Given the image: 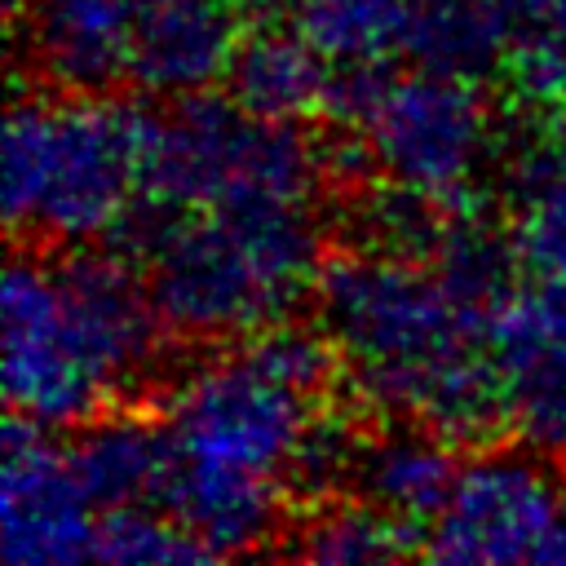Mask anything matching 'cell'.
<instances>
[{
  "label": "cell",
  "instance_id": "24",
  "mask_svg": "<svg viewBox=\"0 0 566 566\" xmlns=\"http://www.w3.org/2000/svg\"><path fill=\"white\" fill-rule=\"evenodd\" d=\"M442 203L411 190V186H380L371 195L358 199L354 208V226L363 234L367 248H380V252H402V256H429L438 234H442Z\"/></svg>",
  "mask_w": 566,
  "mask_h": 566
},
{
  "label": "cell",
  "instance_id": "3",
  "mask_svg": "<svg viewBox=\"0 0 566 566\" xmlns=\"http://www.w3.org/2000/svg\"><path fill=\"white\" fill-rule=\"evenodd\" d=\"M327 115L363 133L385 181L411 186L442 208H464L495 155V115L478 80L447 71L336 66Z\"/></svg>",
  "mask_w": 566,
  "mask_h": 566
},
{
  "label": "cell",
  "instance_id": "22",
  "mask_svg": "<svg viewBox=\"0 0 566 566\" xmlns=\"http://www.w3.org/2000/svg\"><path fill=\"white\" fill-rule=\"evenodd\" d=\"M429 265L455 292V301H464L478 314H491L513 292L522 261H517L513 234L495 230L473 208H455L442 221V234L429 252Z\"/></svg>",
  "mask_w": 566,
  "mask_h": 566
},
{
  "label": "cell",
  "instance_id": "11",
  "mask_svg": "<svg viewBox=\"0 0 566 566\" xmlns=\"http://www.w3.org/2000/svg\"><path fill=\"white\" fill-rule=\"evenodd\" d=\"M62 296L93 349V358L102 363V371L111 376L115 389L142 380L155 358H159V332L164 318L150 301V283H142V265L128 261L115 248H84L75 243L71 252H62L53 261Z\"/></svg>",
  "mask_w": 566,
  "mask_h": 566
},
{
  "label": "cell",
  "instance_id": "9",
  "mask_svg": "<svg viewBox=\"0 0 566 566\" xmlns=\"http://www.w3.org/2000/svg\"><path fill=\"white\" fill-rule=\"evenodd\" d=\"M486 349L500 371L504 429L566 460V279L531 274L486 314Z\"/></svg>",
  "mask_w": 566,
  "mask_h": 566
},
{
  "label": "cell",
  "instance_id": "23",
  "mask_svg": "<svg viewBox=\"0 0 566 566\" xmlns=\"http://www.w3.org/2000/svg\"><path fill=\"white\" fill-rule=\"evenodd\" d=\"M93 557L111 566H177V562H203L212 553L168 509L155 513L146 504H119V509H102Z\"/></svg>",
  "mask_w": 566,
  "mask_h": 566
},
{
  "label": "cell",
  "instance_id": "30",
  "mask_svg": "<svg viewBox=\"0 0 566 566\" xmlns=\"http://www.w3.org/2000/svg\"><path fill=\"white\" fill-rule=\"evenodd\" d=\"M18 4H22V0H9V9H18Z\"/></svg>",
  "mask_w": 566,
  "mask_h": 566
},
{
  "label": "cell",
  "instance_id": "29",
  "mask_svg": "<svg viewBox=\"0 0 566 566\" xmlns=\"http://www.w3.org/2000/svg\"><path fill=\"white\" fill-rule=\"evenodd\" d=\"M234 4H248L252 13H265V18L270 13H283V9L292 13V0H234Z\"/></svg>",
  "mask_w": 566,
  "mask_h": 566
},
{
  "label": "cell",
  "instance_id": "27",
  "mask_svg": "<svg viewBox=\"0 0 566 566\" xmlns=\"http://www.w3.org/2000/svg\"><path fill=\"white\" fill-rule=\"evenodd\" d=\"M504 75L522 106L557 111L566 106V35L557 27H531L513 40Z\"/></svg>",
  "mask_w": 566,
  "mask_h": 566
},
{
  "label": "cell",
  "instance_id": "16",
  "mask_svg": "<svg viewBox=\"0 0 566 566\" xmlns=\"http://www.w3.org/2000/svg\"><path fill=\"white\" fill-rule=\"evenodd\" d=\"M504 190L517 261L531 274L566 279V106L548 111V124L509 150Z\"/></svg>",
  "mask_w": 566,
  "mask_h": 566
},
{
  "label": "cell",
  "instance_id": "20",
  "mask_svg": "<svg viewBox=\"0 0 566 566\" xmlns=\"http://www.w3.org/2000/svg\"><path fill=\"white\" fill-rule=\"evenodd\" d=\"M416 0H292V27L332 66H385L407 53Z\"/></svg>",
  "mask_w": 566,
  "mask_h": 566
},
{
  "label": "cell",
  "instance_id": "26",
  "mask_svg": "<svg viewBox=\"0 0 566 566\" xmlns=\"http://www.w3.org/2000/svg\"><path fill=\"white\" fill-rule=\"evenodd\" d=\"M243 349L261 367H270L279 380H287L305 394H323L327 380L336 376V358H340V349L332 345V336L323 327H301V323H287V318L248 336Z\"/></svg>",
  "mask_w": 566,
  "mask_h": 566
},
{
  "label": "cell",
  "instance_id": "12",
  "mask_svg": "<svg viewBox=\"0 0 566 566\" xmlns=\"http://www.w3.org/2000/svg\"><path fill=\"white\" fill-rule=\"evenodd\" d=\"M239 40L234 0H142L128 80L164 102L212 93L230 75Z\"/></svg>",
  "mask_w": 566,
  "mask_h": 566
},
{
  "label": "cell",
  "instance_id": "13",
  "mask_svg": "<svg viewBox=\"0 0 566 566\" xmlns=\"http://www.w3.org/2000/svg\"><path fill=\"white\" fill-rule=\"evenodd\" d=\"M142 0H31L27 53L57 93H106L128 80Z\"/></svg>",
  "mask_w": 566,
  "mask_h": 566
},
{
  "label": "cell",
  "instance_id": "17",
  "mask_svg": "<svg viewBox=\"0 0 566 566\" xmlns=\"http://www.w3.org/2000/svg\"><path fill=\"white\" fill-rule=\"evenodd\" d=\"M71 464L97 509L159 500L172 469V438L164 420L128 407H102L71 442Z\"/></svg>",
  "mask_w": 566,
  "mask_h": 566
},
{
  "label": "cell",
  "instance_id": "5",
  "mask_svg": "<svg viewBox=\"0 0 566 566\" xmlns=\"http://www.w3.org/2000/svg\"><path fill=\"white\" fill-rule=\"evenodd\" d=\"M323 177V142L301 124L261 119L234 97L195 93L155 119L142 190L199 212L226 203H310Z\"/></svg>",
  "mask_w": 566,
  "mask_h": 566
},
{
  "label": "cell",
  "instance_id": "19",
  "mask_svg": "<svg viewBox=\"0 0 566 566\" xmlns=\"http://www.w3.org/2000/svg\"><path fill=\"white\" fill-rule=\"evenodd\" d=\"M517 13L509 0H416L407 57L429 71L482 80L486 71L504 66L513 49Z\"/></svg>",
  "mask_w": 566,
  "mask_h": 566
},
{
  "label": "cell",
  "instance_id": "31",
  "mask_svg": "<svg viewBox=\"0 0 566 566\" xmlns=\"http://www.w3.org/2000/svg\"><path fill=\"white\" fill-rule=\"evenodd\" d=\"M557 31H562V35H566V27H557Z\"/></svg>",
  "mask_w": 566,
  "mask_h": 566
},
{
  "label": "cell",
  "instance_id": "21",
  "mask_svg": "<svg viewBox=\"0 0 566 566\" xmlns=\"http://www.w3.org/2000/svg\"><path fill=\"white\" fill-rule=\"evenodd\" d=\"M411 548H424V531L389 517L385 509L367 504L363 495L349 500H318L310 517L296 526L292 553L314 566H367L394 562Z\"/></svg>",
  "mask_w": 566,
  "mask_h": 566
},
{
  "label": "cell",
  "instance_id": "14",
  "mask_svg": "<svg viewBox=\"0 0 566 566\" xmlns=\"http://www.w3.org/2000/svg\"><path fill=\"white\" fill-rule=\"evenodd\" d=\"M283 491H287V482H279V478L172 460L159 504L212 557H234V553H252L279 535Z\"/></svg>",
  "mask_w": 566,
  "mask_h": 566
},
{
  "label": "cell",
  "instance_id": "10",
  "mask_svg": "<svg viewBox=\"0 0 566 566\" xmlns=\"http://www.w3.org/2000/svg\"><path fill=\"white\" fill-rule=\"evenodd\" d=\"M84 491L71 447H57L44 424L9 416L0 447V548L9 566H75L93 557L97 513Z\"/></svg>",
  "mask_w": 566,
  "mask_h": 566
},
{
  "label": "cell",
  "instance_id": "15",
  "mask_svg": "<svg viewBox=\"0 0 566 566\" xmlns=\"http://www.w3.org/2000/svg\"><path fill=\"white\" fill-rule=\"evenodd\" d=\"M455 473H460V460L451 438L411 420H389V429L363 438L349 486L354 495L385 509L389 517L416 531H429Z\"/></svg>",
  "mask_w": 566,
  "mask_h": 566
},
{
  "label": "cell",
  "instance_id": "7",
  "mask_svg": "<svg viewBox=\"0 0 566 566\" xmlns=\"http://www.w3.org/2000/svg\"><path fill=\"white\" fill-rule=\"evenodd\" d=\"M4 402L44 429H80L119 389L93 358L53 261L18 252L0 279Z\"/></svg>",
  "mask_w": 566,
  "mask_h": 566
},
{
  "label": "cell",
  "instance_id": "28",
  "mask_svg": "<svg viewBox=\"0 0 566 566\" xmlns=\"http://www.w3.org/2000/svg\"><path fill=\"white\" fill-rule=\"evenodd\" d=\"M509 9L526 27H566V0H509Z\"/></svg>",
  "mask_w": 566,
  "mask_h": 566
},
{
  "label": "cell",
  "instance_id": "18",
  "mask_svg": "<svg viewBox=\"0 0 566 566\" xmlns=\"http://www.w3.org/2000/svg\"><path fill=\"white\" fill-rule=\"evenodd\" d=\"M226 88L243 111L261 119L301 124L314 111H327L332 62L296 27L265 22L239 40Z\"/></svg>",
  "mask_w": 566,
  "mask_h": 566
},
{
  "label": "cell",
  "instance_id": "1",
  "mask_svg": "<svg viewBox=\"0 0 566 566\" xmlns=\"http://www.w3.org/2000/svg\"><path fill=\"white\" fill-rule=\"evenodd\" d=\"M310 203H226L177 221L146 261L150 301L186 340H234L283 323L318 279Z\"/></svg>",
  "mask_w": 566,
  "mask_h": 566
},
{
  "label": "cell",
  "instance_id": "6",
  "mask_svg": "<svg viewBox=\"0 0 566 566\" xmlns=\"http://www.w3.org/2000/svg\"><path fill=\"white\" fill-rule=\"evenodd\" d=\"M314 420V394L279 380L248 349L186 367L164 394L172 460L287 482L292 451Z\"/></svg>",
  "mask_w": 566,
  "mask_h": 566
},
{
  "label": "cell",
  "instance_id": "2",
  "mask_svg": "<svg viewBox=\"0 0 566 566\" xmlns=\"http://www.w3.org/2000/svg\"><path fill=\"white\" fill-rule=\"evenodd\" d=\"M150 111L106 93L18 97L4 115L0 203L9 230L66 248L106 239L146 186Z\"/></svg>",
  "mask_w": 566,
  "mask_h": 566
},
{
  "label": "cell",
  "instance_id": "25",
  "mask_svg": "<svg viewBox=\"0 0 566 566\" xmlns=\"http://www.w3.org/2000/svg\"><path fill=\"white\" fill-rule=\"evenodd\" d=\"M358 447L363 438L354 433V424L345 416H318L310 420V429L301 433L292 464H287V491L318 504L332 500L340 486L354 482V464H358Z\"/></svg>",
  "mask_w": 566,
  "mask_h": 566
},
{
  "label": "cell",
  "instance_id": "8",
  "mask_svg": "<svg viewBox=\"0 0 566 566\" xmlns=\"http://www.w3.org/2000/svg\"><path fill=\"white\" fill-rule=\"evenodd\" d=\"M566 513V486L548 455L478 451L460 460V473L424 531V557L451 566H517L539 562L557 517Z\"/></svg>",
  "mask_w": 566,
  "mask_h": 566
},
{
  "label": "cell",
  "instance_id": "4",
  "mask_svg": "<svg viewBox=\"0 0 566 566\" xmlns=\"http://www.w3.org/2000/svg\"><path fill=\"white\" fill-rule=\"evenodd\" d=\"M314 314L349 363V385L424 371L486 340V314L455 301L424 256L367 243L318 265Z\"/></svg>",
  "mask_w": 566,
  "mask_h": 566
}]
</instances>
